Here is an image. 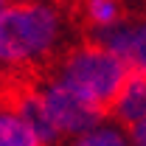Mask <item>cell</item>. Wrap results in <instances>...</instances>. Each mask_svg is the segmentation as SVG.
<instances>
[{
	"mask_svg": "<svg viewBox=\"0 0 146 146\" xmlns=\"http://www.w3.org/2000/svg\"><path fill=\"white\" fill-rule=\"evenodd\" d=\"M79 36L54 0H9L0 9V62L51 70L59 51Z\"/></svg>",
	"mask_w": 146,
	"mask_h": 146,
	"instance_id": "1",
	"label": "cell"
},
{
	"mask_svg": "<svg viewBox=\"0 0 146 146\" xmlns=\"http://www.w3.org/2000/svg\"><path fill=\"white\" fill-rule=\"evenodd\" d=\"M127 65L110 51L107 45L96 42L90 36L79 34L59 51L45 79H54L76 93L84 104L107 118L115 96L127 79Z\"/></svg>",
	"mask_w": 146,
	"mask_h": 146,
	"instance_id": "2",
	"label": "cell"
},
{
	"mask_svg": "<svg viewBox=\"0 0 146 146\" xmlns=\"http://www.w3.org/2000/svg\"><path fill=\"white\" fill-rule=\"evenodd\" d=\"M39 93H42L45 112H48L54 129L59 132V138L62 135L76 138V135H82V132H87V129H93L96 124L104 121L101 112H96L90 104H84L76 93H70L65 84H59L54 79H42Z\"/></svg>",
	"mask_w": 146,
	"mask_h": 146,
	"instance_id": "3",
	"label": "cell"
},
{
	"mask_svg": "<svg viewBox=\"0 0 146 146\" xmlns=\"http://www.w3.org/2000/svg\"><path fill=\"white\" fill-rule=\"evenodd\" d=\"M107 118H112L124 129H129L135 121L146 118V73H132V70L127 73Z\"/></svg>",
	"mask_w": 146,
	"mask_h": 146,
	"instance_id": "4",
	"label": "cell"
},
{
	"mask_svg": "<svg viewBox=\"0 0 146 146\" xmlns=\"http://www.w3.org/2000/svg\"><path fill=\"white\" fill-rule=\"evenodd\" d=\"M0 146H48L34 135L23 118L11 112H0Z\"/></svg>",
	"mask_w": 146,
	"mask_h": 146,
	"instance_id": "5",
	"label": "cell"
},
{
	"mask_svg": "<svg viewBox=\"0 0 146 146\" xmlns=\"http://www.w3.org/2000/svg\"><path fill=\"white\" fill-rule=\"evenodd\" d=\"M73 146H129L127 138H124V132L115 127H96L87 129V132H82V135H76V141Z\"/></svg>",
	"mask_w": 146,
	"mask_h": 146,
	"instance_id": "6",
	"label": "cell"
},
{
	"mask_svg": "<svg viewBox=\"0 0 146 146\" xmlns=\"http://www.w3.org/2000/svg\"><path fill=\"white\" fill-rule=\"evenodd\" d=\"M127 132H129V141H132V146H146V118L135 121V124H132Z\"/></svg>",
	"mask_w": 146,
	"mask_h": 146,
	"instance_id": "7",
	"label": "cell"
},
{
	"mask_svg": "<svg viewBox=\"0 0 146 146\" xmlns=\"http://www.w3.org/2000/svg\"><path fill=\"white\" fill-rule=\"evenodd\" d=\"M6 3H9V0H0V9H3V6H6Z\"/></svg>",
	"mask_w": 146,
	"mask_h": 146,
	"instance_id": "8",
	"label": "cell"
}]
</instances>
